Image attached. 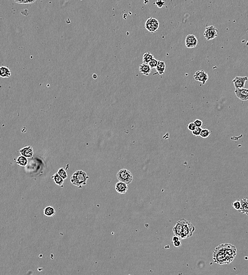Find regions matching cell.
<instances>
[{"instance_id":"5b68a950","label":"cell","mask_w":248,"mask_h":275,"mask_svg":"<svg viewBox=\"0 0 248 275\" xmlns=\"http://www.w3.org/2000/svg\"><path fill=\"white\" fill-rule=\"evenodd\" d=\"M144 27L150 32H156L159 29V21L156 19L150 17L146 21L144 24Z\"/></svg>"},{"instance_id":"ac0fdd59","label":"cell","mask_w":248,"mask_h":275,"mask_svg":"<svg viewBox=\"0 0 248 275\" xmlns=\"http://www.w3.org/2000/svg\"><path fill=\"white\" fill-rule=\"evenodd\" d=\"M52 179L54 180V182L57 185L59 186L63 187L64 183V179H63L58 175L57 173L54 174V175L52 176Z\"/></svg>"},{"instance_id":"484cf974","label":"cell","mask_w":248,"mask_h":275,"mask_svg":"<svg viewBox=\"0 0 248 275\" xmlns=\"http://www.w3.org/2000/svg\"><path fill=\"white\" fill-rule=\"evenodd\" d=\"M202 130L203 129H202L201 127H197L195 130L192 131V134L195 136H197H197H200Z\"/></svg>"},{"instance_id":"7402d4cb","label":"cell","mask_w":248,"mask_h":275,"mask_svg":"<svg viewBox=\"0 0 248 275\" xmlns=\"http://www.w3.org/2000/svg\"><path fill=\"white\" fill-rule=\"evenodd\" d=\"M211 133H212L211 131H209V130L203 129L200 136L203 138H207V137H209V135H211Z\"/></svg>"},{"instance_id":"6da1fadb","label":"cell","mask_w":248,"mask_h":275,"mask_svg":"<svg viewBox=\"0 0 248 275\" xmlns=\"http://www.w3.org/2000/svg\"><path fill=\"white\" fill-rule=\"evenodd\" d=\"M237 253V248L233 244H222L217 247L214 250L213 260L218 264H229L234 259Z\"/></svg>"},{"instance_id":"277c9868","label":"cell","mask_w":248,"mask_h":275,"mask_svg":"<svg viewBox=\"0 0 248 275\" xmlns=\"http://www.w3.org/2000/svg\"><path fill=\"white\" fill-rule=\"evenodd\" d=\"M118 181H122L126 184H130L133 181V175L129 170L126 169H122L118 171L117 175Z\"/></svg>"},{"instance_id":"f1b7e54d","label":"cell","mask_w":248,"mask_h":275,"mask_svg":"<svg viewBox=\"0 0 248 275\" xmlns=\"http://www.w3.org/2000/svg\"><path fill=\"white\" fill-rule=\"evenodd\" d=\"M195 124V126H196V127H201L202 126H203V122H202L201 120H199V119H197V120H195L194 122Z\"/></svg>"},{"instance_id":"4316f807","label":"cell","mask_w":248,"mask_h":275,"mask_svg":"<svg viewBox=\"0 0 248 275\" xmlns=\"http://www.w3.org/2000/svg\"><path fill=\"white\" fill-rule=\"evenodd\" d=\"M154 4L159 8H162L165 5V2L163 1H157Z\"/></svg>"},{"instance_id":"8992f818","label":"cell","mask_w":248,"mask_h":275,"mask_svg":"<svg viewBox=\"0 0 248 275\" xmlns=\"http://www.w3.org/2000/svg\"><path fill=\"white\" fill-rule=\"evenodd\" d=\"M204 36L207 40L214 39L218 35V30L214 26L206 27L205 31L203 33Z\"/></svg>"},{"instance_id":"52a82bcc","label":"cell","mask_w":248,"mask_h":275,"mask_svg":"<svg viewBox=\"0 0 248 275\" xmlns=\"http://www.w3.org/2000/svg\"><path fill=\"white\" fill-rule=\"evenodd\" d=\"M195 80L205 84L209 79V75L205 70H200L197 71L194 75Z\"/></svg>"},{"instance_id":"e0dca14e","label":"cell","mask_w":248,"mask_h":275,"mask_svg":"<svg viewBox=\"0 0 248 275\" xmlns=\"http://www.w3.org/2000/svg\"><path fill=\"white\" fill-rule=\"evenodd\" d=\"M166 69V66L165 62L163 61H158V64L157 66L155 68L157 72L159 74V75H163L165 73V70Z\"/></svg>"},{"instance_id":"44dd1931","label":"cell","mask_w":248,"mask_h":275,"mask_svg":"<svg viewBox=\"0 0 248 275\" xmlns=\"http://www.w3.org/2000/svg\"><path fill=\"white\" fill-rule=\"evenodd\" d=\"M57 173L63 179H66L68 178V174L64 168H60L58 170Z\"/></svg>"},{"instance_id":"3957f363","label":"cell","mask_w":248,"mask_h":275,"mask_svg":"<svg viewBox=\"0 0 248 275\" xmlns=\"http://www.w3.org/2000/svg\"><path fill=\"white\" fill-rule=\"evenodd\" d=\"M182 224V230L180 238L181 240L192 237L195 231V227L191 222L185 219H180Z\"/></svg>"},{"instance_id":"cb8c5ba5","label":"cell","mask_w":248,"mask_h":275,"mask_svg":"<svg viewBox=\"0 0 248 275\" xmlns=\"http://www.w3.org/2000/svg\"><path fill=\"white\" fill-rule=\"evenodd\" d=\"M232 206L233 207L234 209L237 210H239H239H240L241 206L240 201L237 200V201H235V202H234L232 203Z\"/></svg>"},{"instance_id":"9c48e42d","label":"cell","mask_w":248,"mask_h":275,"mask_svg":"<svg viewBox=\"0 0 248 275\" xmlns=\"http://www.w3.org/2000/svg\"><path fill=\"white\" fill-rule=\"evenodd\" d=\"M198 41L195 35L190 34L187 35L185 38V45L188 48H195L197 46Z\"/></svg>"},{"instance_id":"8fae6325","label":"cell","mask_w":248,"mask_h":275,"mask_svg":"<svg viewBox=\"0 0 248 275\" xmlns=\"http://www.w3.org/2000/svg\"><path fill=\"white\" fill-rule=\"evenodd\" d=\"M19 152L20 153L21 155L27 158H32L34 154V150L32 146H28L20 150Z\"/></svg>"},{"instance_id":"d4e9b609","label":"cell","mask_w":248,"mask_h":275,"mask_svg":"<svg viewBox=\"0 0 248 275\" xmlns=\"http://www.w3.org/2000/svg\"><path fill=\"white\" fill-rule=\"evenodd\" d=\"M17 3L24 4H32L35 2V0H21V1H14Z\"/></svg>"},{"instance_id":"30bf717a","label":"cell","mask_w":248,"mask_h":275,"mask_svg":"<svg viewBox=\"0 0 248 275\" xmlns=\"http://www.w3.org/2000/svg\"><path fill=\"white\" fill-rule=\"evenodd\" d=\"M234 93L237 98L241 101H246L248 100V89H236Z\"/></svg>"},{"instance_id":"83f0119b","label":"cell","mask_w":248,"mask_h":275,"mask_svg":"<svg viewBox=\"0 0 248 275\" xmlns=\"http://www.w3.org/2000/svg\"><path fill=\"white\" fill-rule=\"evenodd\" d=\"M196 127H196V126H195V124L194 122L190 123L188 125V126H187L188 129L189 130L192 131V132L194 131V130H195Z\"/></svg>"},{"instance_id":"ffe728a7","label":"cell","mask_w":248,"mask_h":275,"mask_svg":"<svg viewBox=\"0 0 248 275\" xmlns=\"http://www.w3.org/2000/svg\"><path fill=\"white\" fill-rule=\"evenodd\" d=\"M154 58V56L150 52H147L143 54V63L149 64Z\"/></svg>"},{"instance_id":"1f68e13d","label":"cell","mask_w":248,"mask_h":275,"mask_svg":"<svg viewBox=\"0 0 248 275\" xmlns=\"http://www.w3.org/2000/svg\"><path fill=\"white\" fill-rule=\"evenodd\" d=\"M93 78L94 79H96V78H97V75L96 74H93Z\"/></svg>"},{"instance_id":"f546056e","label":"cell","mask_w":248,"mask_h":275,"mask_svg":"<svg viewBox=\"0 0 248 275\" xmlns=\"http://www.w3.org/2000/svg\"><path fill=\"white\" fill-rule=\"evenodd\" d=\"M172 243H173V244H174V246L175 247H180L181 245V240H179V241H176V242H172Z\"/></svg>"},{"instance_id":"d6986e66","label":"cell","mask_w":248,"mask_h":275,"mask_svg":"<svg viewBox=\"0 0 248 275\" xmlns=\"http://www.w3.org/2000/svg\"><path fill=\"white\" fill-rule=\"evenodd\" d=\"M16 163L20 166L25 167L28 165V160L27 158L21 155L17 158Z\"/></svg>"},{"instance_id":"603a6c76","label":"cell","mask_w":248,"mask_h":275,"mask_svg":"<svg viewBox=\"0 0 248 275\" xmlns=\"http://www.w3.org/2000/svg\"><path fill=\"white\" fill-rule=\"evenodd\" d=\"M158 61L159 60H158L157 59H155V58H153L152 60L151 61H150V63H149V65L150 66V67L152 69H155L157 66L158 64Z\"/></svg>"},{"instance_id":"2e32d148","label":"cell","mask_w":248,"mask_h":275,"mask_svg":"<svg viewBox=\"0 0 248 275\" xmlns=\"http://www.w3.org/2000/svg\"><path fill=\"white\" fill-rule=\"evenodd\" d=\"M43 213L46 216L52 217L55 214V209L52 206H47L43 210Z\"/></svg>"},{"instance_id":"4dcf8cb0","label":"cell","mask_w":248,"mask_h":275,"mask_svg":"<svg viewBox=\"0 0 248 275\" xmlns=\"http://www.w3.org/2000/svg\"><path fill=\"white\" fill-rule=\"evenodd\" d=\"M172 242H176V241H179V240H181L180 238V237H178V236H176V235H174L173 236V238H172Z\"/></svg>"},{"instance_id":"4fadbf2b","label":"cell","mask_w":248,"mask_h":275,"mask_svg":"<svg viewBox=\"0 0 248 275\" xmlns=\"http://www.w3.org/2000/svg\"><path fill=\"white\" fill-rule=\"evenodd\" d=\"M139 72L145 76H149L151 72V68L149 64L143 63L139 66Z\"/></svg>"},{"instance_id":"d6a6232c","label":"cell","mask_w":248,"mask_h":275,"mask_svg":"<svg viewBox=\"0 0 248 275\" xmlns=\"http://www.w3.org/2000/svg\"></svg>"},{"instance_id":"7a4b0ae2","label":"cell","mask_w":248,"mask_h":275,"mask_svg":"<svg viewBox=\"0 0 248 275\" xmlns=\"http://www.w3.org/2000/svg\"><path fill=\"white\" fill-rule=\"evenodd\" d=\"M89 178V176L86 172L82 170H78L71 176L70 182L74 186L81 188L86 185Z\"/></svg>"},{"instance_id":"5bb4252c","label":"cell","mask_w":248,"mask_h":275,"mask_svg":"<svg viewBox=\"0 0 248 275\" xmlns=\"http://www.w3.org/2000/svg\"><path fill=\"white\" fill-rule=\"evenodd\" d=\"M240 202L241 206L239 212L248 216V198H243Z\"/></svg>"},{"instance_id":"ba28073f","label":"cell","mask_w":248,"mask_h":275,"mask_svg":"<svg viewBox=\"0 0 248 275\" xmlns=\"http://www.w3.org/2000/svg\"><path fill=\"white\" fill-rule=\"evenodd\" d=\"M248 80V78L246 76H236L232 81L235 90L243 89Z\"/></svg>"},{"instance_id":"7c38bea8","label":"cell","mask_w":248,"mask_h":275,"mask_svg":"<svg viewBox=\"0 0 248 275\" xmlns=\"http://www.w3.org/2000/svg\"><path fill=\"white\" fill-rule=\"evenodd\" d=\"M115 189L118 194H124L128 191L129 187L126 183L118 181L115 185Z\"/></svg>"},{"instance_id":"9a60e30c","label":"cell","mask_w":248,"mask_h":275,"mask_svg":"<svg viewBox=\"0 0 248 275\" xmlns=\"http://www.w3.org/2000/svg\"><path fill=\"white\" fill-rule=\"evenodd\" d=\"M11 76V70L8 67L2 66L0 68V76L2 78H10Z\"/></svg>"}]
</instances>
